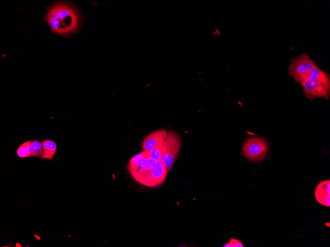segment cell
<instances>
[{"mask_svg": "<svg viewBox=\"0 0 330 247\" xmlns=\"http://www.w3.org/2000/svg\"><path fill=\"white\" fill-rule=\"evenodd\" d=\"M126 168L134 180L148 187L162 185L168 173L161 161L151 158L143 150L129 160Z\"/></svg>", "mask_w": 330, "mask_h": 247, "instance_id": "6da1fadb", "label": "cell"}, {"mask_svg": "<svg viewBox=\"0 0 330 247\" xmlns=\"http://www.w3.org/2000/svg\"><path fill=\"white\" fill-rule=\"evenodd\" d=\"M46 15L56 18L60 23L61 35L69 37L79 32L82 22V17L77 6L71 2L59 1L48 7Z\"/></svg>", "mask_w": 330, "mask_h": 247, "instance_id": "7a4b0ae2", "label": "cell"}, {"mask_svg": "<svg viewBox=\"0 0 330 247\" xmlns=\"http://www.w3.org/2000/svg\"><path fill=\"white\" fill-rule=\"evenodd\" d=\"M304 96L313 101L316 98L329 100L330 96V74L315 66L307 78L301 84Z\"/></svg>", "mask_w": 330, "mask_h": 247, "instance_id": "3957f363", "label": "cell"}, {"mask_svg": "<svg viewBox=\"0 0 330 247\" xmlns=\"http://www.w3.org/2000/svg\"><path fill=\"white\" fill-rule=\"evenodd\" d=\"M181 146L180 136L175 132H168L162 147L161 161L169 172L174 165Z\"/></svg>", "mask_w": 330, "mask_h": 247, "instance_id": "277c9868", "label": "cell"}, {"mask_svg": "<svg viewBox=\"0 0 330 247\" xmlns=\"http://www.w3.org/2000/svg\"><path fill=\"white\" fill-rule=\"evenodd\" d=\"M290 62L288 73L295 82L300 84L307 78L311 70L316 66L314 61L305 53L291 58Z\"/></svg>", "mask_w": 330, "mask_h": 247, "instance_id": "5b68a950", "label": "cell"}, {"mask_svg": "<svg viewBox=\"0 0 330 247\" xmlns=\"http://www.w3.org/2000/svg\"><path fill=\"white\" fill-rule=\"evenodd\" d=\"M268 149L267 142L264 139L259 137H251L245 141L242 151L248 160L258 162L264 159Z\"/></svg>", "mask_w": 330, "mask_h": 247, "instance_id": "8992f818", "label": "cell"}, {"mask_svg": "<svg viewBox=\"0 0 330 247\" xmlns=\"http://www.w3.org/2000/svg\"><path fill=\"white\" fill-rule=\"evenodd\" d=\"M168 132L166 129H162L153 132L144 139L142 142V150L150 151L153 148L163 144Z\"/></svg>", "mask_w": 330, "mask_h": 247, "instance_id": "52a82bcc", "label": "cell"}, {"mask_svg": "<svg viewBox=\"0 0 330 247\" xmlns=\"http://www.w3.org/2000/svg\"><path fill=\"white\" fill-rule=\"evenodd\" d=\"M315 197L320 204L330 207V180L320 182L315 190Z\"/></svg>", "mask_w": 330, "mask_h": 247, "instance_id": "ba28073f", "label": "cell"}, {"mask_svg": "<svg viewBox=\"0 0 330 247\" xmlns=\"http://www.w3.org/2000/svg\"><path fill=\"white\" fill-rule=\"evenodd\" d=\"M42 144L43 153L41 158L51 160L56 152V142L50 140H44L42 141Z\"/></svg>", "mask_w": 330, "mask_h": 247, "instance_id": "9c48e42d", "label": "cell"}, {"mask_svg": "<svg viewBox=\"0 0 330 247\" xmlns=\"http://www.w3.org/2000/svg\"><path fill=\"white\" fill-rule=\"evenodd\" d=\"M30 151L32 156L41 158L43 153L42 142H40L37 139L31 140Z\"/></svg>", "mask_w": 330, "mask_h": 247, "instance_id": "30bf717a", "label": "cell"}, {"mask_svg": "<svg viewBox=\"0 0 330 247\" xmlns=\"http://www.w3.org/2000/svg\"><path fill=\"white\" fill-rule=\"evenodd\" d=\"M31 140L22 143L17 148L16 153L20 158H28L31 156L30 151Z\"/></svg>", "mask_w": 330, "mask_h": 247, "instance_id": "8fae6325", "label": "cell"}, {"mask_svg": "<svg viewBox=\"0 0 330 247\" xmlns=\"http://www.w3.org/2000/svg\"><path fill=\"white\" fill-rule=\"evenodd\" d=\"M162 145L163 144L160 145L148 151H143L151 158L156 160L161 161Z\"/></svg>", "mask_w": 330, "mask_h": 247, "instance_id": "7c38bea8", "label": "cell"}, {"mask_svg": "<svg viewBox=\"0 0 330 247\" xmlns=\"http://www.w3.org/2000/svg\"><path fill=\"white\" fill-rule=\"evenodd\" d=\"M223 247H243L244 245L238 239L231 238L230 241L225 244Z\"/></svg>", "mask_w": 330, "mask_h": 247, "instance_id": "4fadbf2b", "label": "cell"}]
</instances>
